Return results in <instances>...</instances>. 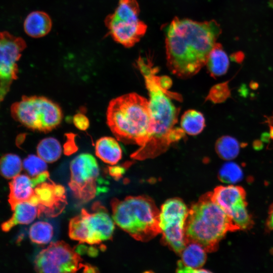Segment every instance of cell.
I'll list each match as a JSON object with an SVG mask.
<instances>
[{"instance_id":"cell-1","label":"cell","mask_w":273,"mask_h":273,"mask_svg":"<svg viewBox=\"0 0 273 273\" xmlns=\"http://www.w3.org/2000/svg\"><path fill=\"white\" fill-rule=\"evenodd\" d=\"M164 32L167 67L175 75L186 78L206 65L222 29L213 19L199 22L175 17Z\"/></svg>"},{"instance_id":"cell-2","label":"cell","mask_w":273,"mask_h":273,"mask_svg":"<svg viewBox=\"0 0 273 273\" xmlns=\"http://www.w3.org/2000/svg\"><path fill=\"white\" fill-rule=\"evenodd\" d=\"M137 65L144 76L149 95V109L154 123V130L147 143L131 156L138 160L154 158L165 152L173 142L185 135L182 128L175 127L179 108L172 103L167 90L158 82L157 67L149 60H141Z\"/></svg>"},{"instance_id":"cell-3","label":"cell","mask_w":273,"mask_h":273,"mask_svg":"<svg viewBox=\"0 0 273 273\" xmlns=\"http://www.w3.org/2000/svg\"><path fill=\"white\" fill-rule=\"evenodd\" d=\"M107 121L118 141L140 147L147 143L154 130L149 100L135 93L110 101L107 110Z\"/></svg>"},{"instance_id":"cell-4","label":"cell","mask_w":273,"mask_h":273,"mask_svg":"<svg viewBox=\"0 0 273 273\" xmlns=\"http://www.w3.org/2000/svg\"><path fill=\"white\" fill-rule=\"evenodd\" d=\"M238 231L231 218L213 200L211 192L202 196L189 209L185 225L187 243H197L206 252L216 251L228 232Z\"/></svg>"},{"instance_id":"cell-5","label":"cell","mask_w":273,"mask_h":273,"mask_svg":"<svg viewBox=\"0 0 273 273\" xmlns=\"http://www.w3.org/2000/svg\"><path fill=\"white\" fill-rule=\"evenodd\" d=\"M114 222L134 239L148 241L161 233L159 212L148 196H128L111 203Z\"/></svg>"},{"instance_id":"cell-6","label":"cell","mask_w":273,"mask_h":273,"mask_svg":"<svg viewBox=\"0 0 273 273\" xmlns=\"http://www.w3.org/2000/svg\"><path fill=\"white\" fill-rule=\"evenodd\" d=\"M13 118L26 127L48 132L61 123L63 115L60 107L51 100L42 96H23L11 107Z\"/></svg>"},{"instance_id":"cell-7","label":"cell","mask_w":273,"mask_h":273,"mask_svg":"<svg viewBox=\"0 0 273 273\" xmlns=\"http://www.w3.org/2000/svg\"><path fill=\"white\" fill-rule=\"evenodd\" d=\"M114 228V222L107 209L97 202L92 205L91 211L82 209L70 220L69 236L80 243L99 244L111 239Z\"/></svg>"},{"instance_id":"cell-8","label":"cell","mask_w":273,"mask_h":273,"mask_svg":"<svg viewBox=\"0 0 273 273\" xmlns=\"http://www.w3.org/2000/svg\"><path fill=\"white\" fill-rule=\"evenodd\" d=\"M140 6L136 0H119L117 8L105 20L112 38L126 48L140 41L146 32L147 25L139 19Z\"/></svg>"},{"instance_id":"cell-9","label":"cell","mask_w":273,"mask_h":273,"mask_svg":"<svg viewBox=\"0 0 273 273\" xmlns=\"http://www.w3.org/2000/svg\"><path fill=\"white\" fill-rule=\"evenodd\" d=\"M189 209L179 198L166 200L159 212V227L163 241L175 253L180 254L187 240L185 225Z\"/></svg>"},{"instance_id":"cell-10","label":"cell","mask_w":273,"mask_h":273,"mask_svg":"<svg viewBox=\"0 0 273 273\" xmlns=\"http://www.w3.org/2000/svg\"><path fill=\"white\" fill-rule=\"evenodd\" d=\"M85 264L79 254L63 241L52 242L34 259V269L38 272H75L84 269Z\"/></svg>"},{"instance_id":"cell-11","label":"cell","mask_w":273,"mask_h":273,"mask_svg":"<svg viewBox=\"0 0 273 273\" xmlns=\"http://www.w3.org/2000/svg\"><path fill=\"white\" fill-rule=\"evenodd\" d=\"M70 180L68 184L74 197L86 203L95 198L99 169L95 158L89 153H82L71 161Z\"/></svg>"},{"instance_id":"cell-12","label":"cell","mask_w":273,"mask_h":273,"mask_svg":"<svg viewBox=\"0 0 273 273\" xmlns=\"http://www.w3.org/2000/svg\"><path fill=\"white\" fill-rule=\"evenodd\" d=\"M26 46L22 38L0 31V106L18 78L17 63Z\"/></svg>"},{"instance_id":"cell-13","label":"cell","mask_w":273,"mask_h":273,"mask_svg":"<svg viewBox=\"0 0 273 273\" xmlns=\"http://www.w3.org/2000/svg\"><path fill=\"white\" fill-rule=\"evenodd\" d=\"M38 209V217H54L60 215L67 202L64 187L50 178L34 187V194L29 201Z\"/></svg>"},{"instance_id":"cell-14","label":"cell","mask_w":273,"mask_h":273,"mask_svg":"<svg viewBox=\"0 0 273 273\" xmlns=\"http://www.w3.org/2000/svg\"><path fill=\"white\" fill-rule=\"evenodd\" d=\"M211 197L230 218L247 207L246 191L241 186L230 185L217 187L211 192Z\"/></svg>"},{"instance_id":"cell-15","label":"cell","mask_w":273,"mask_h":273,"mask_svg":"<svg viewBox=\"0 0 273 273\" xmlns=\"http://www.w3.org/2000/svg\"><path fill=\"white\" fill-rule=\"evenodd\" d=\"M34 187L32 177L28 175L19 174L12 179L8 199L11 209L19 203L29 201L34 195Z\"/></svg>"},{"instance_id":"cell-16","label":"cell","mask_w":273,"mask_h":273,"mask_svg":"<svg viewBox=\"0 0 273 273\" xmlns=\"http://www.w3.org/2000/svg\"><path fill=\"white\" fill-rule=\"evenodd\" d=\"M12 217L1 225L3 231L7 232L18 224H28L38 216L37 206L29 201L18 203L14 209Z\"/></svg>"},{"instance_id":"cell-17","label":"cell","mask_w":273,"mask_h":273,"mask_svg":"<svg viewBox=\"0 0 273 273\" xmlns=\"http://www.w3.org/2000/svg\"><path fill=\"white\" fill-rule=\"evenodd\" d=\"M25 33L33 38H39L46 35L51 31L52 21L46 13L36 11L31 12L24 22Z\"/></svg>"},{"instance_id":"cell-18","label":"cell","mask_w":273,"mask_h":273,"mask_svg":"<svg viewBox=\"0 0 273 273\" xmlns=\"http://www.w3.org/2000/svg\"><path fill=\"white\" fill-rule=\"evenodd\" d=\"M95 153L102 161L111 165L117 163L122 155L118 142L110 136L102 137L96 142Z\"/></svg>"},{"instance_id":"cell-19","label":"cell","mask_w":273,"mask_h":273,"mask_svg":"<svg viewBox=\"0 0 273 273\" xmlns=\"http://www.w3.org/2000/svg\"><path fill=\"white\" fill-rule=\"evenodd\" d=\"M205 65L210 76L214 78L227 72L230 65L229 59L221 43L216 42L208 55Z\"/></svg>"},{"instance_id":"cell-20","label":"cell","mask_w":273,"mask_h":273,"mask_svg":"<svg viewBox=\"0 0 273 273\" xmlns=\"http://www.w3.org/2000/svg\"><path fill=\"white\" fill-rule=\"evenodd\" d=\"M180 254L184 265L196 269L201 268L207 258L206 250L194 242H188Z\"/></svg>"},{"instance_id":"cell-21","label":"cell","mask_w":273,"mask_h":273,"mask_svg":"<svg viewBox=\"0 0 273 273\" xmlns=\"http://www.w3.org/2000/svg\"><path fill=\"white\" fill-rule=\"evenodd\" d=\"M180 126L185 133L196 135L204 129L205 119L200 112L193 109L189 110L181 117Z\"/></svg>"},{"instance_id":"cell-22","label":"cell","mask_w":273,"mask_h":273,"mask_svg":"<svg viewBox=\"0 0 273 273\" xmlns=\"http://www.w3.org/2000/svg\"><path fill=\"white\" fill-rule=\"evenodd\" d=\"M36 151L37 155L47 163H52L60 157L62 150L60 142L56 139L48 137L39 142Z\"/></svg>"},{"instance_id":"cell-23","label":"cell","mask_w":273,"mask_h":273,"mask_svg":"<svg viewBox=\"0 0 273 273\" xmlns=\"http://www.w3.org/2000/svg\"><path fill=\"white\" fill-rule=\"evenodd\" d=\"M215 149L220 158L231 160L238 156L240 152V144L235 138L223 135L216 141Z\"/></svg>"},{"instance_id":"cell-24","label":"cell","mask_w":273,"mask_h":273,"mask_svg":"<svg viewBox=\"0 0 273 273\" xmlns=\"http://www.w3.org/2000/svg\"><path fill=\"white\" fill-rule=\"evenodd\" d=\"M23 162L17 155L8 153L0 158V175L7 179H13L20 174Z\"/></svg>"},{"instance_id":"cell-25","label":"cell","mask_w":273,"mask_h":273,"mask_svg":"<svg viewBox=\"0 0 273 273\" xmlns=\"http://www.w3.org/2000/svg\"><path fill=\"white\" fill-rule=\"evenodd\" d=\"M54 234L51 224L46 221H37L33 223L29 230V237L31 241L37 244L49 243Z\"/></svg>"},{"instance_id":"cell-26","label":"cell","mask_w":273,"mask_h":273,"mask_svg":"<svg viewBox=\"0 0 273 273\" xmlns=\"http://www.w3.org/2000/svg\"><path fill=\"white\" fill-rule=\"evenodd\" d=\"M218 176L219 180L223 183L234 184L242 179L243 172L237 163L228 162L221 166Z\"/></svg>"},{"instance_id":"cell-27","label":"cell","mask_w":273,"mask_h":273,"mask_svg":"<svg viewBox=\"0 0 273 273\" xmlns=\"http://www.w3.org/2000/svg\"><path fill=\"white\" fill-rule=\"evenodd\" d=\"M23 168L32 177L46 171L47 162L38 155H30L23 162Z\"/></svg>"},{"instance_id":"cell-28","label":"cell","mask_w":273,"mask_h":273,"mask_svg":"<svg viewBox=\"0 0 273 273\" xmlns=\"http://www.w3.org/2000/svg\"><path fill=\"white\" fill-rule=\"evenodd\" d=\"M229 82L227 81L213 86L209 93L207 99L214 103H221L226 101L231 95Z\"/></svg>"},{"instance_id":"cell-29","label":"cell","mask_w":273,"mask_h":273,"mask_svg":"<svg viewBox=\"0 0 273 273\" xmlns=\"http://www.w3.org/2000/svg\"><path fill=\"white\" fill-rule=\"evenodd\" d=\"M73 122L76 127L81 130H86L89 125L87 117L80 113H78L74 116Z\"/></svg>"},{"instance_id":"cell-30","label":"cell","mask_w":273,"mask_h":273,"mask_svg":"<svg viewBox=\"0 0 273 273\" xmlns=\"http://www.w3.org/2000/svg\"><path fill=\"white\" fill-rule=\"evenodd\" d=\"M176 271L178 272H186V273H196V272H209V270L200 269H194L190 267L184 265L182 262L179 261L177 263V267Z\"/></svg>"},{"instance_id":"cell-31","label":"cell","mask_w":273,"mask_h":273,"mask_svg":"<svg viewBox=\"0 0 273 273\" xmlns=\"http://www.w3.org/2000/svg\"><path fill=\"white\" fill-rule=\"evenodd\" d=\"M157 80L161 88L165 90H167L172 84L171 79L167 76H158Z\"/></svg>"},{"instance_id":"cell-32","label":"cell","mask_w":273,"mask_h":273,"mask_svg":"<svg viewBox=\"0 0 273 273\" xmlns=\"http://www.w3.org/2000/svg\"><path fill=\"white\" fill-rule=\"evenodd\" d=\"M245 57L244 53L242 51H239L232 54L230 58L232 61L241 64L244 61Z\"/></svg>"},{"instance_id":"cell-33","label":"cell","mask_w":273,"mask_h":273,"mask_svg":"<svg viewBox=\"0 0 273 273\" xmlns=\"http://www.w3.org/2000/svg\"><path fill=\"white\" fill-rule=\"evenodd\" d=\"M266 226L269 231H273V204L269 208L266 221Z\"/></svg>"},{"instance_id":"cell-34","label":"cell","mask_w":273,"mask_h":273,"mask_svg":"<svg viewBox=\"0 0 273 273\" xmlns=\"http://www.w3.org/2000/svg\"><path fill=\"white\" fill-rule=\"evenodd\" d=\"M124 169L119 166L110 167L109 168L110 174L115 177H119L123 173Z\"/></svg>"},{"instance_id":"cell-35","label":"cell","mask_w":273,"mask_h":273,"mask_svg":"<svg viewBox=\"0 0 273 273\" xmlns=\"http://www.w3.org/2000/svg\"><path fill=\"white\" fill-rule=\"evenodd\" d=\"M253 148L256 151H260L263 148V144L261 140H255L252 143Z\"/></svg>"},{"instance_id":"cell-36","label":"cell","mask_w":273,"mask_h":273,"mask_svg":"<svg viewBox=\"0 0 273 273\" xmlns=\"http://www.w3.org/2000/svg\"><path fill=\"white\" fill-rule=\"evenodd\" d=\"M84 272H98V269L96 267L91 265L90 264H86L83 269Z\"/></svg>"},{"instance_id":"cell-37","label":"cell","mask_w":273,"mask_h":273,"mask_svg":"<svg viewBox=\"0 0 273 273\" xmlns=\"http://www.w3.org/2000/svg\"><path fill=\"white\" fill-rule=\"evenodd\" d=\"M260 140L262 142L269 143L271 140L269 133L264 132L261 134Z\"/></svg>"},{"instance_id":"cell-38","label":"cell","mask_w":273,"mask_h":273,"mask_svg":"<svg viewBox=\"0 0 273 273\" xmlns=\"http://www.w3.org/2000/svg\"><path fill=\"white\" fill-rule=\"evenodd\" d=\"M265 118V120L263 123H266L268 125H273V112L271 115L270 116H264Z\"/></svg>"},{"instance_id":"cell-39","label":"cell","mask_w":273,"mask_h":273,"mask_svg":"<svg viewBox=\"0 0 273 273\" xmlns=\"http://www.w3.org/2000/svg\"><path fill=\"white\" fill-rule=\"evenodd\" d=\"M250 87L254 90L257 89L259 86V84L257 82L252 80L249 83Z\"/></svg>"},{"instance_id":"cell-40","label":"cell","mask_w":273,"mask_h":273,"mask_svg":"<svg viewBox=\"0 0 273 273\" xmlns=\"http://www.w3.org/2000/svg\"><path fill=\"white\" fill-rule=\"evenodd\" d=\"M269 127V134L271 140H273V125H268Z\"/></svg>"},{"instance_id":"cell-41","label":"cell","mask_w":273,"mask_h":273,"mask_svg":"<svg viewBox=\"0 0 273 273\" xmlns=\"http://www.w3.org/2000/svg\"><path fill=\"white\" fill-rule=\"evenodd\" d=\"M268 5L270 8L273 9V0H269Z\"/></svg>"}]
</instances>
